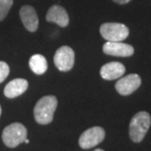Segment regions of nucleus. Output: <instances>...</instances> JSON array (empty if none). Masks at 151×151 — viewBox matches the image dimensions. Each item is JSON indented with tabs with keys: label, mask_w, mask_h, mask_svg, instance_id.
<instances>
[{
	"label": "nucleus",
	"mask_w": 151,
	"mask_h": 151,
	"mask_svg": "<svg viewBox=\"0 0 151 151\" xmlns=\"http://www.w3.org/2000/svg\"><path fill=\"white\" fill-rule=\"evenodd\" d=\"M58 106V99L55 96H45L36 102L34 106V119L38 124L48 125L53 121L54 113Z\"/></svg>",
	"instance_id": "1"
},
{
	"label": "nucleus",
	"mask_w": 151,
	"mask_h": 151,
	"mask_svg": "<svg viewBox=\"0 0 151 151\" xmlns=\"http://www.w3.org/2000/svg\"><path fill=\"white\" fill-rule=\"evenodd\" d=\"M151 125V117L148 112L139 111L132 118L129 127V134L132 141L140 142L144 139Z\"/></svg>",
	"instance_id": "2"
},
{
	"label": "nucleus",
	"mask_w": 151,
	"mask_h": 151,
	"mask_svg": "<svg viewBox=\"0 0 151 151\" xmlns=\"http://www.w3.org/2000/svg\"><path fill=\"white\" fill-rule=\"evenodd\" d=\"M27 137V130L21 123H12L3 130L2 140L9 148H15Z\"/></svg>",
	"instance_id": "3"
},
{
	"label": "nucleus",
	"mask_w": 151,
	"mask_h": 151,
	"mask_svg": "<svg viewBox=\"0 0 151 151\" xmlns=\"http://www.w3.org/2000/svg\"><path fill=\"white\" fill-rule=\"evenodd\" d=\"M99 32L106 41H123L129 36V28L120 22H105L99 27Z\"/></svg>",
	"instance_id": "4"
},
{
	"label": "nucleus",
	"mask_w": 151,
	"mask_h": 151,
	"mask_svg": "<svg viewBox=\"0 0 151 151\" xmlns=\"http://www.w3.org/2000/svg\"><path fill=\"white\" fill-rule=\"evenodd\" d=\"M105 132L101 127L96 126L83 132L79 137V146L82 149H90L97 146L104 139Z\"/></svg>",
	"instance_id": "5"
},
{
	"label": "nucleus",
	"mask_w": 151,
	"mask_h": 151,
	"mask_svg": "<svg viewBox=\"0 0 151 151\" xmlns=\"http://www.w3.org/2000/svg\"><path fill=\"white\" fill-rule=\"evenodd\" d=\"M75 54L69 46H62L54 56L55 65L60 71H69L74 65Z\"/></svg>",
	"instance_id": "6"
},
{
	"label": "nucleus",
	"mask_w": 151,
	"mask_h": 151,
	"mask_svg": "<svg viewBox=\"0 0 151 151\" xmlns=\"http://www.w3.org/2000/svg\"><path fill=\"white\" fill-rule=\"evenodd\" d=\"M141 85V78L139 75L133 73L124 77H120L115 84L116 91L122 96H129L137 91Z\"/></svg>",
	"instance_id": "7"
},
{
	"label": "nucleus",
	"mask_w": 151,
	"mask_h": 151,
	"mask_svg": "<svg viewBox=\"0 0 151 151\" xmlns=\"http://www.w3.org/2000/svg\"><path fill=\"white\" fill-rule=\"evenodd\" d=\"M104 54L114 57H131L134 55V49L129 44H125L122 41H107L102 47Z\"/></svg>",
	"instance_id": "8"
},
{
	"label": "nucleus",
	"mask_w": 151,
	"mask_h": 151,
	"mask_svg": "<svg viewBox=\"0 0 151 151\" xmlns=\"http://www.w3.org/2000/svg\"><path fill=\"white\" fill-rule=\"evenodd\" d=\"M20 18L24 27L28 31L34 32V31L37 30L38 25H39V20H38L37 13L32 6H22L20 10Z\"/></svg>",
	"instance_id": "9"
},
{
	"label": "nucleus",
	"mask_w": 151,
	"mask_h": 151,
	"mask_svg": "<svg viewBox=\"0 0 151 151\" xmlns=\"http://www.w3.org/2000/svg\"><path fill=\"white\" fill-rule=\"evenodd\" d=\"M46 20L50 22H55L62 27H65L69 24V17L66 10L59 5H54L48 10Z\"/></svg>",
	"instance_id": "10"
},
{
	"label": "nucleus",
	"mask_w": 151,
	"mask_h": 151,
	"mask_svg": "<svg viewBox=\"0 0 151 151\" xmlns=\"http://www.w3.org/2000/svg\"><path fill=\"white\" fill-rule=\"evenodd\" d=\"M125 71H126V68H125L123 63L118 62H111L102 65L99 73L104 80H115L123 76Z\"/></svg>",
	"instance_id": "11"
},
{
	"label": "nucleus",
	"mask_w": 151,
	"mask_h": 151,
	"mask_svg": "<svg viewBox=\"0 0 151 151\" xmlns=\"http://www.w3.org/2000/svg\"><path fill=\"white\" fill-rule=\"evenodd\" d=\"M28 88V82L25 79L17 78L12 80L5 86L4 95L9 99L17 98L22 95Z\"/></svg>",
	"instance_id": "12"
},
{
	"label": "nucleus",
	"mask_w": 151,
	"mask_h": 151,
	"mask_svg": "<svg viewBox=\"0 0 151 151\" xmlns=\"http://www.w3.org/2000/svg\"><path fill=\"white\" fill-rule=\"evenodd\" d=\"M30 69L37 75H42L46 72L48 68V63L46 58L40 54H35L29 59Z\"/></svg>",
	"instance_id": "13"
},
{
	"label": "nucleus",
	"mask_w": 151,
	"mask_h": 151,
	"mask_svg": "<svg viewBox=\"0 0 151 151\" xmlns=\"http://www.w3.org/2000/svg\"><path fill=\"white\" fill-rule=\"evenodd\" d=\"M14 0H0V22L7 17Z\"/></svg>",
	"instance_id": "14"
},
{
	"label": "nucleus",
	"mask_w": 151,
	"mask_h": 151,
	"mask_svg": "<svg viewBox=\"0 0 151 151\" xmlns=\"http://www.w3.org/2000/svg\"><path fill=\"white\" fill-rule=\"evenodd\" d=\"M9 72H10L9 65L5 62L0 60V83H2L7 78L9 75Z\"/></svg>",
	"instance_id": "15"
},
{
	"label": "nucleus",
	"mask_w": 151,
	"mask_h": 151,
	"mask_svg": "<svg viewBox=\"0 0 151 151\" xmlns=\"http://www.w3.org/2000/svg\"><path fill=\"white\" fill-rule=\"evenodd\" d=\"M112 1L118 3V4H127V3H129L131 0H112Z\"/></svg>",
	"instance_id": "16"
},
{
	"label": "nucleus",
	"mask_w": 151,
	"mask_h": 151,
	"mask_svg": "<svg viewBox=\"0 0 151 151\" xmlns=\"http://www.w3.org/2000/svg\"><path fill=\"white\" fill-rule=\"evenodd\" d=\"M24 142H25V143H28V142H29V140L27 139H27H24Z\"/></svg>",
	"instance_id": "17"
},
{
	"label": "nucleus",
	"mask_w": 151,
	"mask_h": 151,
	"mask_svg": "<svg viewBox=\"0 0 151 151\" xmlns=\"http://www.w3.org/2000/svg\"><path fill=\"white\" fill-rule=\"evenodd\" d=\"M94 151H104V149H101V148H99V149H95Z\"/></svg>",
	"instance_id": "18"
},
{
	"label": "nucleus",
	"mask_w": 151,
	"mask_h": 151,
	"mask_svg": "<svg viewBox=\"0 0 151 151\" xmlns=\"http://www.w3.org/2000/svg\"><path fill=\"white\" fill-rule=\"evenodd\" d=\"M0 115H1V106H0Z\"/></svg>",
	"instance_id": "19"
}]
</instances>
